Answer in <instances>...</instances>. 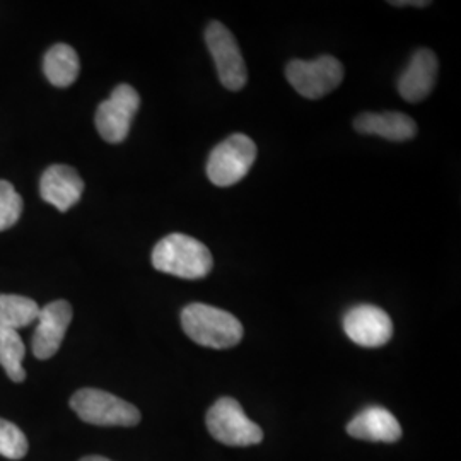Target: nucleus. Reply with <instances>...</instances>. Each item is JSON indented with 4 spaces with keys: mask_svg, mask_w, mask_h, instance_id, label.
Wrapping results in <instances>:
<instances>
[{
    "mask_svg": "<svg viewBox=\"0 0 461 461\" xmlns=\"http://www.w3.org/2000/svg\"><path fill=\"white\" fill-rule=\"evenodd\" d=\"M156 270L180 279L198 280L207 277L214 267L211 249L186 234H169L152 249Z\"/></svg>",
    "mask_w": 461,
    "mask_h": 461,
    "instance_id": "f257e3e1",
    "label": "nucleus"
},
{
    "mask_svg": "<svg viewBox=\"0 0 461 461\" xmlns=\"http://www.w3.org/2000/svg\"><path fill=\"white\" fill-rule=\"evenodd\" d=\"M182 327L198 346L219 350L238 346L245 333L234 314L202 303H192L183 310Z\"/></svg>",
    "mask_w": 461,
    "mask_h": 461,
    "instance_id": "f03ea898",
    "label": "nucleus"
},
{
    "mask_svg": "<svg viewBox=\"0 0 461 461\" xmlns=\"http://www.w3.org/2000/svg\"><path fill=\"white\" fill-rule=\"evenodd\" d=\"M70 409L93 426L133 428L140 422V412L135 405L96 388L76 392L70 398Z\"/></svg>",
    "mask_w": 461,
    "mask_h": 461,
    "instance_id": "7ed1b4c3",
    "label": "nucleus"
},
{
    "mask_svg": "<svg viewBox=\"0 0 461 461\" xmlns=\"http://www.w3.org/2000/svg\"><path fill=\"white\" fill-rule=\"evenodd\" d=\"M205 424L215 441L226 446L258 445L264 441V430L249 420L238 400L224 396L209 409Z\"/></svg>",
    "mask_w": 461,
    "mask_h": 461,
    "instance_id": "20e7f679",
    "label": "nucleus"
},
{
    "mask_svg": "<svg viewBox=\"0 0 461 461\" xmlns=\"http://www.w3.org/2000/svg\"><path fill=\"white\" fill-rule=\"evenodd\" d=\"M257 159V146L245 133H232L217 144L207 161V176L215 186L241 182Z\"/></svg>",
    "mask_w": 461,
    "mask_h": 461,
    "instance_id": "39448f33",
    "label": "nucleus"
},
{
    "mask_svg": "<svg viewBox=\"0 0 461 461\" xmlns=\"http://www.w3.org/2000/svg\"><path fill=\"white\" fill-rule=\"evenodd\" d=\"M285 77L301 96L323 98L344 79V67L331 57L321 55L314 60H291L285 67Z\"/></svg>",
    "mask_w": 461,
    "mask_h": 461,
    "instance_id": "423d86ee",
    "label": "nucleus"
},
{
    "mask_svg": "<svg viewBox=\"0 0 461 461\" xmlns=\"http://www.w3.org/2000/svg\"><path fill=\"white\" fill-rule=\"evenodd\" d=\"M140 108V96L129 84L116 86L112 96L103 101L96 110L95 123L99 135L110 142H123L132 127L133 116Z\"/></svg>",
    "mask_w": 461,
    "mask_h": 461,
    "instance_id": "0eeeda50",
    "label": "nucleus"
},
{
    "mask_svg": "<svg viewBox=\"0 0 461 461\" xmlns=\"http://www.w3.org/2000/svg\"><path fill=\"white\" fill-rule=\"evenodd\" d=\"M205 43L214 59L221 84L230 91L243 89L248 81L247 66L230 30L222 23L212 21L205 30Z\"/></svg>",
    "mask_w": 461,
    "mask_h": 461,
    "instance_id": "6e6552de",
    "label": "nucleus"
},
{
    "mask_svg": "<svg viewBox=\"0 0 461 461\" xmlns=\"http://www.w3.org/2000/svg\"><path fill=\"white\" fill-rule=\"evenodd\" d=\"M347 337L366 348L386 346L393 337V321L384 310L373 304H359L344 316Z\"/></svg>",
    "mask_w": 461,
    "mask_h": 461,
    "instance_id": "1a4fd4ad",
    "label": "nucleus"
},
{
    "mask_svg": "<svg viewBox=\"0 0 461 461\" xmlns=\"http://www.w3.org/2000/svg\"><path fill=\"white\" fill-rule=\"evenodd\" d=\"M38 327L33 335L34 357L47 361L53 357L66 339L67 330L72 321V306L64 301H53L40 308Z\"/></svg>",
    "mask_w": 461,
    "mask_h": 461,
    "instance_id": "9d476101",
    "label": "nucleus"
},
{
    "mask_svg": "<svg viewBox=\"0 0 461 461\" xmlns=\"http://www.w3.org/2000/svg\"><path fill=\"white\" fill-rule=\"evenodd\" d=\"M40 194L50 205L67 212L83 197V178L70 166H50L40 180Z\"/></svg>",
    "mask_w": 461,
    "mask_h": 461,
    "instance_id": "9b49d317",
    "label": "nucleus"
},
{
    "mask_svg": "<svg viewBox=\"0 0 461 461\" xmlns=\"http://www.w3.org/2000/svg\"><path fill=\"white\" fill-rule=\"evenodd\" d=\"M438 57L432 50L422 49L413 53L407 68L398 77V93L409 103L428 98L438 79Z\"/></svg>",
    "mask_w": 461,
    "mask_h": 461,
    "instance_id": "f8f14e48",
    "label": "nucleus"
},
{
    "mask_svg": "<svg viewBox=\"0 0 461 461\" xmlns=\"http://www.w3.org/2000/svg\"><path fill=\"white\" fill-rule=\"evenodd\" d=\"M347 432L363 441L396 443L402 438V426L390 411L373 405L364 409L348 422Z\"/></svg>",
    "mask_w": 461,
    "mask_h": 461,
    "instance_id": "ddd939ff",
    "label": "nucleus"
},
{
    "mask_svg": "<svg viewBox=\"0 0 461 461\" xmlns=\"http://www.w3.org/2000/svg\"><path fill=\"white\" fill-rule=\"evenodd\" d=\"M354 127L364 135H378L393 142L411 140L417 135V123L413 118L400 112L361 113L356 116Z\"/></svg>",
    "mask_w": 461,
    "mask_h": 461,
    "instance_id": "4468645a",
    "label": "nucleus"
},
{
    "mask_svg": "<svg viewBox=\"0 0 461 461\" xmlns=\"http://www.w3.org/2000/svg\"><path fill=\"white\" fill-rule=\"evenodd\" d=\"M43 70L50 84H53L55 87H68L70 84L76 83L79 76V57L76 50L68 45H53L45 55Z\"/></svg>",
    "mask_w": 461,
    "mask_h": 461,
    "instance_id": "2eb2a0df",
    "label": "nucleus"
},
{
    "mask_svg": "<svg viewBox=\"0 0 461 461\" xmlns=\"http://www.w3.org/2000/svg\"><path fill=\"white\" fill-rule=\"evenodd\" d=\"M38 303L26 296L0 294V330L23 329L38 320Z\"/></svg>",
    "mask_w": 461,
    "mask_h": 461,
    "instance_id": "dca6fc26",
    "label": "nucleus"
},
{
    "mask_svg": "<svg viewBox=\"0 0 461 461\" xmlns=\"http://www.w3.org/2000/svg\"><path fill=\"white\" fill-rule=\"evenodd\" d=\"M24 356L26 347L19 333L14 330H0V366L14 383H23L26 379V371L23 367Z\"/></svg>",
    "mask_w": 461,
    "mask_h": 461,
    "instance_id": "f3484780",
    "label": "nucleus"
},
{
    "mask_svg": "<svg viewBox=\"0 0 461 461\" xmlns=\"http://www.w3.org/2000/svg\"><path fill=\"white\" fill-rule=\"evenodd\" d=\"M28 439L16 424L0 419V456L7 460H21L28 455Z\"/></svg>",
    "mask_w": 461,
    "mask_h": 461,
    "instance_id": "a211bd4d",
    "label": "nucleus"
},
{
    "mask_svg": "<svg viewBox=\"0 0 461 461\" xmlns=\"http://www.w3.org/2000/svg\"><path fill=\"white\" fill-rule=\"evenodd\" d=\"M23 212V197L5 180H0V230H9L16 224Z\"/></svg>",
    "mask_w": 461,
    "mask_h": 461,
    "instance_id": "6ab92c4d",
    "label": "nucleus"
},
{
    "mask_svg": "<svg viewBox=\"0 0 461 461\" xmlns=\"http://www.w3.org/2000/svg\"><path fill=\"white\" fill-rule=\"evenodd\" d=\"M392 5H396V7H405V5H413V7H426V5H429L430 2H426V0H411V2H390Z\"/></svg>",
    "mask_w": 461,
    "mask_h": 461,
    "instance_id": "aec40b11",
    "label": "nucleus"
},
{
    "mask_svg": "<svg viewBox=\"0 0 461 461\" xmlns=\"http://www.w3.org/2000/svg\"><path fill=\"white\" fill-rule=\"evenodd\" d=\"M81 461H112V460H108V458H104V456H96V455H95V456H86V458H83V460Z\"/></svg>",
    "mask_w": 461,
    "mask_h": 461,
    "instance_id": "412c9836",
    "label": "nucleus"
}]
</instances>
